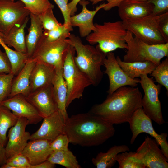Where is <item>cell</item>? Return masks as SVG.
Here are the masks:
<instances>
[{"label":"cell","instance_id":"cell-1","mask_svg":"<svg viewBox=\"0 0 168 168\" xmlns=\"http://www.w3.org/2000/svg\"><path fill=\"white\" fill-rule=\"evenodd\" d=\"M64 134L70 143L84 147L102 144L114 134L113 125L89 112L69 117Z\"/></svg>","mask_w":168,"mask_h":168},{"label":"cell","instance_id":"cell-2","mask_svg":"<svg viewBox=\"0 0 168 168\" xmlns=\"http://www.w3.org/2000/svg\"><path fill=\"white\" fill-rule=\"evenodd\" d=\"M142 97L138 87L123 86L108 94L101 103L94 105L89 112L113 125L128 122L134 113L142 108Z\"/></svg>","mask_w":168,"mask_h":168},{"label":"cell","instance_id":"cell-3","mask_svg":"<svg viewBox=\"0 0 168 168\" xmlns=\"http://www.w3.org/2000/svg\"><path fill=\"white\" fill-rule=\"evenodd\" d=\"M75 50V63L79 69L90 80L91 85L97 86L102 80L103 73L101 67L106 56L96 46L84 44L80 37L71 34L68 38Z\"/></svg>","mask_w":168,"mask_h":168},{"label":"cell","instance_id":"cell-4","mask_svg":"<svg viewBox=\"0 0 168 168\" xmlns=\"http://www.w3.org/2000/svg\"><path fill=\"white\" fill-rule=\"evenodd\" d=\"M94 25L95 30L86 37L91 44H98L96 47L105 54L119 48L128 49L125 40L127 30L122 21L95 23Z\"/></svg>","mask_w":168,"mask_h":168},{"label":"cell","instance_id":"cell-5","mask_svg":"<svg viewBox=\"0 0 168 168\" xmlns=\"http://www.w3.org/2000/svg\"><path fill=\"white\" fill-rule=\"evenodd\" d=\"M71 45L67 36H63L56 40L50 41L43 34L29 59L49 65L52 67L55 71H58L63 69Z\"/></svg>","mask_w":168,"mask_h":168},{"label":"cell","instance_id":"cell-6","mask_svg":"<svg viewBox=\"0 0 168 168\" xmlns=\"http://www.w3.org/2000/svg\"><path fill=\"white\" fill-rule=\"evenodd\" d=\"M125 40L128 48L123 57L127 62H143L149 61L157 65L161 60L168 56V42L159 44H148L135 37L128 31Z\"/></svg>","mask_w":168,"mask_h":168},{"label":"cell","instance_id":"cell-7","mask_svg":"<svg viewBox=\"0 0 168 168\" xmlns=\"http://www.w3.org/2000/svg\"><path fill=\"white\" fill-rule=\"evenodd\" d=\"M75 51L71 45L64 62L63 75L68 90L67 109L72 101L83 96L85 89L91 85L89 79L78 68L74 60Z\"/></svg>","mask_w":168,"mask_h":168},{"label":"cell","instance_id":"cell-8","mask_svg":"<svg viewBox=\"0 0 168 168\" xmlns=\"http://www.w3.org/2000/svg\"><path fill=\"white\" fill-rule=\"evenodd\" d=\"M161 14L151 15L122 21L127 30L143 42L150 44H163L166 42L158 29V22Z\"/></svg>","mask_w":168,"mask_h":168},{"label":"cell","instance_id":"cell-9","mask_svg":"<svg viewBox=\"0 0 168 168\" xmlns=\"http://www.w3.org/2000/svg\"><path fill=\"white\" fill-rule=\"evenodd\" d=\"M140 83L144 95L142 100V108L145 114L157 124L161 125L165 121L163 118L161 103L159 99L161 85L156 84L147 75H141Z\"/></svg>","mask_w":168,"mask_h":168},{"label":"cell","instance_id":"cell-10","mask_svg":"<svg viewBox=\"0 0 168 168\" xmlns=\"http://www.w3.org/2000/svg\"><path fill=\"white\" fill-rule=\"evenodd\" d=\"M30 13L20 0H0V32L7 35L12 28L21 26Z\"/></svg>","mask_w":168,"mask_h":168},{"label":"cell","instance_id":"cell-11","mask_svg":"<svg viewBox=\"0 0 168 168\" xmlns=\"http://www.w3.org/2000/svg\"><path fill=\"white\" fill-rule=\"evenodd\" d=\"M132 133L130 143L133 144L138 135L146 133L153 137L161 147L164 155L168 160V134L166 133L159 134L152 126V120L145 114L141 108L136 110L128 122Z\"/></svg>","mask_w":168,"mask_h":168},{"label":"cell","instance_id":"cell-12","mask_svg":"<svg viewBox=\"0 0 168 168\" xmlns=\"http://www.w3.org/2000/svg\"><path fill=\"white\" fill-rule=\"evenodd\" d=\"M156 140L147 135L144 141L134 152V157L148 168H167L168 160Z\"/></svg>","mask_w":168,"mask_h":168},{"label":"cell","instance_id":"cell-13","mask_svg":"<svg viewBox=\"0 0 168 168\" xmlns=\"http://www.w3.org/2000/svg\"><path fill=\"white\" fill-rule=\"evenodd\" d=\"M103 65L105 68L104 72L108 75L109 79V88L107 91L109 95L121 87L128 86L136 87L140 83V79H132L124 72L112 52L106 54Z\"/></svg>","mask_w":168,"mask_h":168},{"label":"cell","instance_id":"cell-14","mask_svg":"<svg viewBox=\"0 0 168 168\" xmlns=\"http://www.w3.org/2000/svg\"><path fill=\"white\" fill-rule=\"evenodd\" d=\"M29 124L28 120L24 117H19L15 124L9 130L8 141L5 147L7 159L21 153L30 140L31 134L26 131Z\"/></svg>","mask_w":168,"mask_h":168},{"label":"cell","instance_id":"cell-15","mask_svg":"<svg viewBox=\"0 0 168 168\" xmlns=\"http://www.w3.org/2000/svg\"><path fill=\"white\" fill-rule=\"evenodd\" d=\"M26 97L43 118L58 110L52 84L31 92Z\"/></svg>","mask_w":168,"mask_h":168},{"label":"cell","instance_id":"cell-16","mask_svg":"<svg viewBox=\"0 0 168 168\" xmlns=\"http://www.w3.org/2000/svg\"><path fill=\"white\" fill-rule=\"evenodd\" d=\"M1 105L9 109L18 118H26L29 124H36L43 119L26 96L21 94L8 98L1 103Z\"/></svg>","mask_w":168,"mask_h":168},{"label":"cell","instance_id":"cell-17","mask_svg":"<svg viewBox=\"0 0 168 168\" xmlns=\"http://www.w3.org/2000/svg\"><path fill=\"white\" fill-rule=\"evenodd\" d=\"M42 123L38 129L31 134L30 140L45 139L52 142L59 135L64 134L66 122L58 110L43 118Z\"/></svg>","mask_w":168,"mask_h":168},{"label":"cell","instance_id":"cell-18","mask_svg":"<svg viewBox=\"0 0 168 168\" xmlns=\"http://www.w3.org/2000/svg\"><path fill=\"white\" fill-rule=\"evenodd\" d=\"M82 6L81 12L77 14L71 16L70 25L72 27H77L80 36L82 37H87L95 30L93 20L96 13L105 5L104 2L97 6L93 10H88L87 5L89 3L88 1L81 0L79 3Z\"/></svg>","mask_w":168,"mask_h":168},{"label":"cell","instance_id":"cell-19","mask_svg":"<svg viewBox=\"0 0 168 168\" xmlns=\"http://www.w3.org/2000/svg\"><path fill=\"white\" fill-rule=\"evenodd\" d=\"M118 7L119 16L122 21H124L152 15L154 6L148 1L124 0Z\"/></svg>","mask_w":168,"mask_h":168},{"label":"cell","instance_id":"cell-20","mask_svg":"<svg viewBox=\"0 0 168 168\" xmlns=\"http://www.w3.org/2000/svg\"><path fill=\"white\" fill-rule=\"evenodd\" d=\"M47 139H38L28 142L21 153L27 159L31 165L38 164L46 160L52 151Z\"/></svg>","mask_w":168,"mask_h":168},{"label":"cell","instance_id":"cell-21","mask_svg":"<svg viewBox=\"0 0 168 168\" xmlns=\"http://www.w3.org/2000/svg\"><path fill=\"white\" fill-rule=\"evenodd\" d=\"M55 74L54 69L45 63L36 62L31 73L30 92L52 84Z\"/></svg>","mask_w":168,"mask_h":168},{"label":"cell","instance_id":"cell-22","mask_svg":"<svg viewBox=\"0 0 168 168\" xmlns=\"http://www.w3.org/2000/svg\"><path fill=\"white\" fill-rule=\"evenodd\" d=\"M36 62L29 59L24 67L14 76L8 98L18 94H21L26 97L30 93V76Z\"/></svg>","mask_w":168,"mask_h":168},{"label":"cell","instance_id":"cell-23","mask_svg":"<svg viewBox=\"0 0 168 168\" xmlns=\"http://www.w3.org/2000/svg\"><path fill=\"white\" fill-rule=\"evenodd\" d=\"M53 94L58 106V110L62 115L66 122L68 116L66 108L67 87L63 75V69L55 71L52 84Z\"/></svg>","mask_w":168,"mask_h":168},{"label":"cell","instance_id":"cell-24","mask_svg":"<svg viewBox=\"0 0 168 168\" xmlns=\"http://www.w3.org/2000/svg\"><path fill=\"white\" fill-rule=\"evenodd\" d=\"M30 24L28 33L25 36L27 54L30 58L32 55L39 40L43 34V28L38 15L30 14Z\"/></svg>","mask_w":168,"mask_h":168},{"label":"cell","instance_id":"cell-25","mask_svg":"<svg viewBox=\"0 0 168 168\" xmlns=\"http://www.w3.org/2000/svg\"><path fill=\"white\" fill-rule=\"evenodd\" d=\"M116 58L122 69L132 79L140 77L142 75L151 74L157 66L149 61L143 62H127L122 61L118 56Z\"/></svg>","mask_w":168,"mask_h":168},{"label":"cell","instance_id":"cell-26","mask_svg":"<svg viewBox=\"0 0 168 168\" xmlns=\"http://www.w3.org/2000/svg\"><path fill=\"white\" fill-rule=\"evenodd\" d=\"M29 19L28 17L21 26L12 28L7 35L2 38L3 41L8 47H12L15 50L25 54H27L25 29Z\"/></svg>","mask_w":168,"mask_h":168},{"label":"cell","instance_id":"cell-27","mask_svg":"<svg viewBox=\"0 0 168 168\" xmlns=\"http://www.w3.org/2000/svg\"><path fill=\"white\" fill-rule=\"evenodd\" d=\"M130 148L125 145H115L106 152H100L92 159L93 165L97 168H110L116 162V158L119 153L129 151Z\"/></svg>","mask_w":168,"mask_h":168},{"label":"cell","instance_id":"cell-28","mask_svg":"<svg viewBox=\"0 0 168 168\" xmlns=\"http://www.w3.org/2000/svg\"><path fill=\"white\" fill-rule=\"evenodd\" d=\"M0 44L4 49L9 61L11 73L16 76L24 67L29 58L27 54L14 50L5 44L0 37Z\"/></svg>","mask_w":168,"mask_h":168},{"label":"cell","instance_id":"cell-29","mask_svg":"<svg viewBox=\"0 0 168 168\" xmlns=\"http://www.w3.org/2000/svg\"><path fill=\"white\" fill-rule=\"evenodd\" d=\"M18 118L9 109L0 105V143L4 147L8 140L7 132L15 124Z\"/></svg>","mask_w":168,"mask_h":168},{"label":"cell","instance_id":"cell-30","mask_svg":"<svg viewBox=\"0 0 168 168\" xmlns=\"http://www.w3.org/2000/svg\"><path fill=\"white\" fill-rule=\"evenodd\" d=\"M47 160L54 164L62 165L66 168H80L76 156L69 149L52 151Z\"/></svg>","mask_w":168,"mask_h":168},{"label":"cell","instance_id":"cell-31","mask_svg":"<svg viewBox=\"0 0 168 168\" xmlns=\"http://www.w3.org/2000/svg\"><path fill=\"white\" fill-rule=\"evenodd\" d=\"M20 0L23 3L25 8L30 13L38 16L44 13L49 8H54V6L49 0Z\"/></svg>","mask_w":168,"mask_h":168},{"label":"cell","instance_id":"cell-32","mask_svg":"<svg viewBox=\"0 0 168 168\" xmlns=\"http://www.w3.org/2000/svg\"><path fill=\"white\" fill-rule=\"evenodd\" d=\"M128 151L118 154L116 159L119 168H145V166L133 156L134 152Z\"/></svg>","mask_w":168,"mask_h":168},{"label":"cell","instance_id":"cell-33","mask_svg":"<svg viewBox=\"0 0 168 168\" xmlns=\"http://www.w3.org/2000/svg\"><path fill=\"white\" fill-rule=\"evenodd\" d=\"M153 77L159 84L163 86L168 91V58L163 60L151 72Z\"/></svg>","mask_w":168,"mask_h":168},{"label":"cell","instance_id":"cell-34","mask_svg":"<svg viewBox=\"0 0 168 168\" xmlns=\"http://www.w3.org/2000/svg\"><path fill=\"white\" fill-rule=\"evenodd\" d=\"M14 77L12 73H0V105L9 97Z\"/></svg>","mask_w":168,"mask_h":168},{"label":"cell","instance_id":"cell-35","mask_svg":"<svg viewBox=\"0 0 168 168\" xmlns=\"http://www.w3.org/2000/svg\"><path fill=\"white\" fill-rule=\"evenodd\" d=\"M73 29L69 28L64 24L60 25L53 29L50 30H43V34L46 39L50 41L56 40L63 36H68V38L71 34L70 32Z\"/></svg>","mask_w":168,"mask_h":168},{"label":"cell","instance_id":"cell-36","mask_svg":"<svg viewBox=\"0 0 168 168\" xmlns=\"http://www.w3.org/2000/svg\"><path fill=\"white\" fill-rule=\"evenodd\" d=\"M53 9L49 8L44 13L38 16L44 30H52L61 24L55 17Z\"/></svg>","mask_w":168,"mask_h":168},{"label":"cell","instance_id":"cell-37","mask_svg":"<svg viewBox=\"0 0 168 168\" xmlns=\"http://www.w3.org/2000/svg\"><path fill=\"white\" fill-rule=\"evenodd\" d=\"M6 163L14 168H30V166L27 159L21 153L8 158Z\"/></svg>","mask_w":168,"mask_h":168},{"label":"cell","instance_id":"cell-38","mask_svg":"<svg viewBox=\"0 0 168 168\" xmlns=\"http://www.w3.org/2000/svg\"><path fill=\"white\" fill-rule=\"evenodd\" d=\"M69 142L67 136L65 134H61L57 137L50 144V148L52 151L68 150Z\"/></svg>","mask_w":168,"mask_h":168},{"label":"cell","instance_id":"cell-39","mask_svg":"<svg viewBox=\"0 0 168 168\" xmlns=\"http://www.w3.org/2000/svg\"><path fill=\"white\" fill-rule=\"evenodd\" d=\"M58 5L63 15L64 18V24L71 29L72 27L70 25L71 14L68 4L69 0H53Z\"/></svg>","mask_w":168,"mask_h":168},{"label":"cell","instance_id":"cell-40","mask_svg":"<svg viewBox=\"0 0 168 168\" xmlns=\"http://www.w3.org/2000/svg\"><path fill=\"white\" fill-rule=\"evenodd\" d=\"M158 29L166 42H168V12L161 15Z\"/></svg>","mask_w":168,"mask_h":168},{"label":"cell","instance_id":"cell-41","mask_svg":"<svg viewBox=\"0 0 168 168\" xmlns=\"http://www.w3.org/2000/svg\"><path fill=\"white\" fill-rule=\"evenodd\" d=\"M154 6L152 15L157 16L168 12V0H150Z\"/></svg>","mask_w":168,"mask_h":168},{"label":"cell","instance_id":"cell-42","mask_svg":"<svg viewBox=\"0 0 168 168\" xmlns=\"http://www.w3.org/2000/svg\"><path fill=\"white\" fill-rule=\"evenodd\" d=\"M11 73L10 63L5 52L0 49V73Z\"/></svg>","mask_w":168,"mask_h":168},{"label":"cell","instance_id":"cell-43","mask_svg":"<svg viewBox=\"0 0 168 168\" xmlns=\"http://www.w3.org/2000/svg\"><path fill=\"white\" fill-rule=\"evenodd\" d=\"M124 0H89L93 4H96L100 2L106 1L107 3L102 8L104 10L108 11L112 8L118 7L121 2Z\"/></svg>","mask_w":168,"mask_h":168},{"label":"cell","instance_id":"cell-44","mask_svg":"<svg viewBox=\"0 0 168 168\" xmlns=\"http://www.w3.org/2000/svg\"><path fill=\"white\" fill-rule=\"evenodd\" d=\"M55 167V164L46 160L36 165H30V168H54Z\"/></svg>","mask_w":168,"mask_h":168},{"label":"cell","instance_id":"cell-45","mask_svg":"<svg viewBox=\"0 0 168 168\" xmlns=\"http://www.w3.org/2000/svg\"><path fill=\"white\" fill-rule=\"evenodd\" d=\"M7 159L5 148L0 143V168L2 165L6 163Z\"/></svg>","mask_w":168,"mask_h":168},{"label":"cell","instance_id":"cell-46","mask_svg":"<svg viewBox=\"0 0 168 168\" xmlns=\"http://www.w3.org/2000/svg\"><path fill=\"white\" fill-rule=\"evenodd\" d=\"M81 0H72L68 3V6L71 16L74 15L77 11V5Z\"/></svg>","mask_w":168,"mask_h":168},{"label":"cell","instance_id":"cell-47","mask_svg":"<svg viewBox=\"0 0 168 168\" xmlns=\"http://www.w3.org/2000/svg\"><path fill=\"white\" fill-rule=\"evenodd\" d=\"M4 36V35L0 32V37L3 38Z\"/></svg>","mask_w":168,"mask_h":168},{"label":"cell","instance_id":"cell-48","mask_svg":"<svg viewBox=\"0 0 168 168\" xmlns=\"http://www.w3.org/2000/svg\"><path fill=\"white\" fill-rule=\"evenodd\" d=\"M138 1H144V2H147V1H149L150 0H137Z\"/></svg>","mask_w":168,"mask_h":168},{"label":"cell","instance_id":"cell-49","mask_svg":"<svg viewBox=\"0 0 168 168\" xmlns=\"http://www.w3.org/2000/svg\"><path fill=\"white\" fill-rule=\"evenodd\" d=\"M12 0L13 1H14V0Z\"/></svg>","mask_w":168,"mask_h":168}]
</instances>
